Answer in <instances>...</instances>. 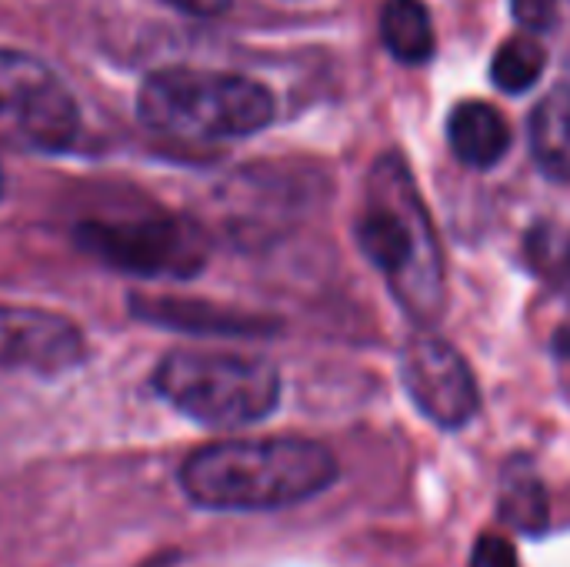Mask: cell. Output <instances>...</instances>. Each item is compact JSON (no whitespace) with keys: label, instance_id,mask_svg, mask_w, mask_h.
I'll list each match as a JSON object with an SVG mask.
<instances>
[{"label":"cell","instance_id":"1","mask_svg":"<svg viewBox=\"0 0 570 567\" xmlns=\"http://www.w3.org/2000/svg\"><path fill=\"white\" fill-rule=\"evenodd\" d=\"M184 495L207 511H277L337 481L334 454L304 438L217 441L180 465Z\"/></svg>","mask_w":570,"mask_h":567},{"label":"cell","instance_id":"2","mask_svg":"<svg viewBox=\"0 0 570 567\" xmlns=\"http://www.w3.org/2000/svg\"><path fill=\"white\" fill-rule=\"evenodd\" d=\"M357 244L387 277L401 307L431 324L444 311V261L428 207L397 154L377 160L367 207L357 217Z\"/></svg>","mask_w":570,"mask_h":567},{"label":"cell","instance_id":"3","mask_svg":"<svg viewBox=\"0 0 570 567\" xmlns=\"http://www.w3.org/2000/svg\"><path fill=\"white\" fill-rule=\"evenodd\" d=\"M137 117L174 140H237L274 120V94L240 74L167 67L140 84Z\"/></svg>","mask_w":570,"mask_h":567},{"label":"cell","instance_id":"4","mask_svg":"<svg viewBox=\"0 0 570 567\" xmlns=\"http://www.w3.org/2000/svg\"><path fill=\"white\" fill-rule=\"evenodd\" d=\"M154 391L207 428H247L274 414L281 374L271 361L234 351H170L154 371Z\"/></svg>","mask_w":570,"mask_h":567},{"label":"cell","instance_id":"5","mask_svg":"<svg viewBox=\"0 0 570 567\" xmlns=\"http://www.w3.org/2000/svg\"><path fill=\"white\" fill-rule=\"evenodd\" d=\"M73 237L100 264L137 277H194L210 257L204 227L180 214L83 221Z\"/></svg>","mask_w":570,"mask_h":567},{"label":"cell","instance_id":"6","mask_svg":"<svg viewBox=\"0 0 570 567\" xmlns=\"http://www.w3.org/2000/svg\"><path fill=\"white\" fill-rule=\"evenodd\" d=\"M77 130L80 110L70 87L33 53L0 47V147L57 154Z\"/></svg>","mask_w":570,"mask_h":567},{"label":"cell","instance_id":"7","mask_svg":"<svg viewBox=\"0 0 570 567\" xmlns=\"http://www.w3.org/2000/svg\"><path fill=\"white\" fill-rule=\"evenodd\" d=\"M401 374L417 411L438 428H464L481 408L474 371L448 341L434 334H421L407 344Z\"/></svg>","mask_w":570,"mask_h":567},{"label":"cell","instance_id":"8","mask_svg":"<svg viewBox=\"0 0 570 567\" xmlns=\"http://www.w3.org/2000/svg\"><path fill=\"white\" fill-rule=\"evenodd\" d=\"M80 328L43 307L0 304V371L60 374L83 361Z\"/></svg>","mask_w":570,"mask_h":567},{"label":"cell","instance_id":"9","mask_svg":"<svg viewBox=\"0 0 570 567\" xmlns=\"http://www.w3.org/2000/svg\"><path fill=\"white\" fill-rule=\"evenodd\" d=\"M448 140L461 164L488 170L511 150V124L488 100H464L448 117Z\"/></svg>","mask_w":570,"mask_h":567},{"label":"cell","instance_id":"10","mask_svg":"<svg viewBox=\"0 0 570 567\" xmlns=\"http://www.w3.org/2000/svg\"><path fill=\"white\" fill-rule=\"evenodd\" d=\"M528 137L538 167L551 180H570V84H558L544 94L531 114Z\"/></svg>","mask_w":570,"mask_h":567},{"label":"cell","instance_id":"11","mask_svg":"<svg viewBox=\"0 0 570 567\" xmlns=\"http://www.w3.org/2000/svg\"><path fill=\"white\" fill-rule=\"evenodd\" d=\"M381 40L401 63H428L434 57V23L421 0H387L381 13Z\"/></svg>","mask_w":570,"mask_h":567},{"label":"cell","instance_id":"12","mask_svg":"<svg viewBox=\"0 0 570 567\" xmlns=\"http://www.w3.org/2000/svg\"><path fill=\"white\" fill-rule=\"evenodd\" d=\"M501 515L524 535L548 528V491L528 461H514L501 481Z\"/></svg>","mask_w":570,"mask_h":567},{"label":"cell","instance_id":"13","mask_svg":"<svg viewBox=\"0 0 570 567\" xmlns=\"http://www.w3.org/2000/svg\"><path fill=\"white\" fill-rule=\"evenodd\" d=\"M544 67H548V50L541 47V40L531 33H518L498 47L494 63H491V77L501 90L524 94L541 80Z\"/></svg>","mask_w":570,"mask_h":567},{"label":"cell","instance_id":"14","mask_svg":"<svg viewBox=\"0 0 570 567\" xmlns=\"http://www.w3.org/2000/svg\"><path fill=\"white\" fill-rule=\"evenodd\" d=\"M140 317L164 321L167 328H190V331H214V334H267L271 328L257 317L217 311V307H187V304H154L137 307Z\"/></svg>","mask_w":570,"mask_h":567},{"label":"cell","instance_id":"15","mask_svg":"<svg viewBox=\"0 0 570 567\" xmlns=\"http://www.w3.org/2000/svg\"><path fill=\"white\" fill-rule=\"evenodd\" d=\"M471 567H518V555H514L511 541H504L501 535H484L474 545Z\"/></svg>","mask_w":570,"mask_h":567},{"label":"cell","instance_id":"16","mask_svg":"<svg viewBox=\"0 0 570 567\" xmlns=\"http://www.w3.org/2000/svg\"><path fill=\"white\" fill-rule=\"evenodd\" d=\"M558 3L561 0H511V10L528 30H548L558 20Z\"/></svg>","mask_w":570,"mask_h":567},{"label":"cell","instance_id":"17","mask_svg":"<svg viewBox=\"0 0 570 567\" xmlns=\"http://www.w3.org/2000/svg\"><path fill=\"white\" fill-rule=\"evenodd\" d=\"M170 7L184 10V13H194V17H217L224 13L234 0H167Z\"/></svg>","mask_w":570,"mask_h":567},{"label":"cell","instance_id":"18","mask_svg":"<svg viewBox=\"0 0 570 567\" xmlns=\"http://www.w3.org/2000/svg\"><path fill=\"white\" fill-rule=\"evenodd\" d=\"M0 194H3V167H0Z\"/></svg>","mask_w":570,"mask_h":567},{"label":"cell","instance_id":"19","mask_svg":"<svg viewBox=\"0 0 570 567\" xmlns=\"http://www.w3.org/2000/svg\"><path fill=\"white\" fill-rule=\"evenodd\" d=\"M568 274H570V257H568Z\"/></svg>","mask_w":570,"mask_h":567}]
</instances>
